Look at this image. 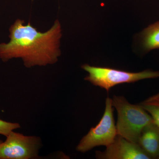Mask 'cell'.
Wrapping results in <instances>:
<instances>
[{"mask_svg": "<svg viewBox=\"0 0 159 159\" xmlns=\"http://www.w3.org/2000/svg\"><path fill=\"white\" fill-rule=\"evenodd\" d=\"M10 40L0 43V58L4 62L21 58L26 67L53 64L60 56L61 29L56 20L45 32L38 31L30 23L17 19L9 29Z\"/></svg>", "mask_w": 159, "mask_h": 159, "instance_id": "obj_1", "label": "cell"}, {"mask_svg": "<svg viewBox=\"0 0 159 159\" xmlns=\"http://www.w3.org/2000/svg\"><path fill=\"white\" fill-rule=\"evenodd\" d=\"M112 102L118 114L117 134L138 144L142 129L153 122L152 118L140 104H131L122 96H114Z\"/></svg>", "mask_w": 159, "mask_h": 159, "instance_id": "obj_2", "label": "cell"}, {"mask_svg": "<svg viewBox=\"0 0 159 159\" xmlns=\"http://www.w3.org/2000/svg\"><path fill=\"white\" fill-rule=\"evenodd\" d=\"M82 68L88 73L84 78L93 85L99 87L108 92L115 86L124 83H131L146 79L159 77V71L147 70L132 73L111 68L93 66L84 64Z\"/></svg>", "mask_w": 159, "mask_h": 159, "instance_id": "obj_3", "label": "cell"}, {"mask_svg": "<svg viewBox=\"0 0 159 159\" xmlns=\"http://www.w3.org/2000/svg\"><path fill=\"white\" fill-rule=\"evenodd\" d=\"M113 111L112 99L107 97L104 114L100 122L83 137L76 147L77 151L87 152L97 146L107 147L113 142L117 135Z\"/></svg>", "mask_w": 159, "mask_h": 159, "instance_id": "obj_4", "label": "cell"}, {"mask_svg": "<svg viewBox=\"0 0 159 159\" xmlns=\"http://www.w3.org/2000/svg\"><path fill=\"white\" fill-rule=\"evenodd\" d=\"M39 137L25 136L11 131L0 143V159H31L38 157L41 147Z\"/></svg>", "mask_w": 159, "mask_h": 159, "instance_id": "obj_5", "label": "cell"}, {"mask_svg": "<svg viewBox=\"0 0 159 159\" xmlns=\"http://www.w3.org/2000/svg\"><path fill=\"white\" fill-rule=\"evenodd\" d=\"M103 152H96V157L101 159H150L139 144L117 135L113 142Z\"/></svg>", "mask_w": 159, "mask_h": 159, "instance_id": "obj_6", "label": "cell"}, {"mask_svg": "<svg viewBox=\"0 0 159 159\" xmlns=\"http://www.w3.org/2000/svg\"><path fill=\"white\" fill-rule=\"evenodd\" d=\"M138 144L151 159L157 158L159 155V127L154 122L143 128Z\"/></svg>", "mask_w": 159, "mask_h": 159, "instance_id": "obj_7", "label": "cell"}, {"mask_svg": "<svg viewBox=\"0 0 159 159\" xmlns=\"http://www.w3.org/2000/svg\"><path fill=\"white\" fill-rule=\"evenodd\" d=\"M140 36L142 48L145 52L159 49V22L144 29Z\"/></svg>", "mask_w": 159, "mask_h": 159, "instance_id": "obj_8", "label": "cell"}, {"mask_svg": "<svg viewBox=\"0 0 159 159\" xmlns=\"http://www.w3.org/2000/svg\"><path fill=\"white\" fill-rule=\"evenodd\" d=\"M159 127V92L148 97L140 103Z\"/></svg>", "mask_w": 159, "mask_h": 159, "instance_id": "obj_9", "label": "cell"}, {"mask_svg": "<svg viewBox=\"0 0 159 159\" xmlns=\"http://www.w3.org/2000/svg\"><path fill=\"white\" fill-rule=\"evenodd\" d=\"M20 128V125L16 122H6L0 119V134L6 137L11 131Z\"/></svg>", "mask_w": 159, "mask_h": 159, "instance_id": "obj_10", "label": "cell"}, {"mask_svg": "<svg viewBox=\"0 0 159 159\" xmlns=\"http://www.w3.org/2000/svg\"><path fill=\"white\" fill-rule=\"evenodd\" d=\"M2 142V140H0V143H1V142Z\"/></svg>", "mask_w": 159, "mask_h": 159, "instance_id": "obj_11", "label": "cell"}, {"mask_svg": "<svg viewBox=\"0 0 159 159\" xmlns=\"http://www.w3.org/2000/svg\"><path fill=\"white\" fill-rule=\"evenodd\" d=\"M157 159H159V156L157 158Z\"/></svg>", "mask_w": 159, "mask_h": 159, "instance_id": "obj_12", "label": "cell"}]
</instances>
